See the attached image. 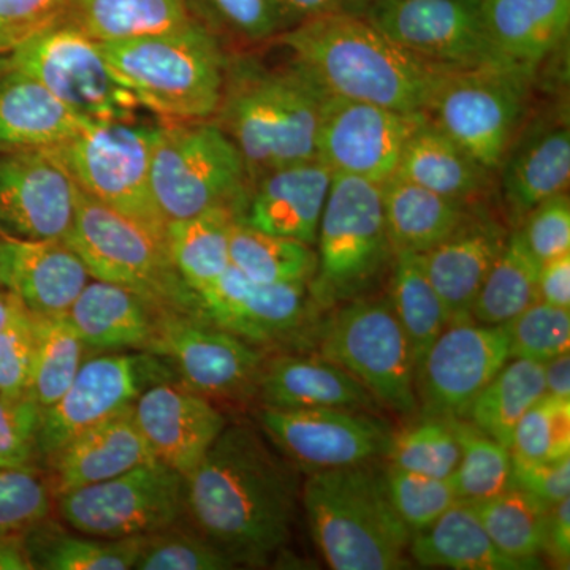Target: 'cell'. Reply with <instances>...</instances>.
<instances>
[{"label": "cell", "instance_id": "11", "mask_svg": "<svg viewBox=\"0 0 570 570\" xmlns=\"http://www.w3.org/2000/svg\"><path fill=\"white\" fill-rule=\"evenodd\" d=\"M318 347V355L346 370L392 411H417L414 355L389 298L365 295L340 305L322 328Z\"/></svg>", "mask_w": 570, "mask_h": 570}, {"label": "cell", "instance_id": "54", "mask_svg": "<svg viewBox=\"0 0 570 570\" xmlns=\"http://www.w3.org/2000/svg\"><path fill=\"white\" fill-rule=\"evenodd\" d=\"M66 0H0V55H10L22 41L62 17Z\"/></svg>", "mask_w": 570, "mask_h": 570}, {"label": "cell", "instance_id": "23", "mask_svg": "<svg viewBox=\"0 0 570 570\" xmlns=\"http://www.w3.org/2000/svg\"><path fill=\"white\" fill-rule=\"evenodd\" d=\"M89 279L66 239L0 234V287L33 316L66 314Z\"/></svg>", "mask_w": 570, "mask_h": 570}, {"label": "cell", "instance_id": "50", "mask_svg": "<svg viewBox=\"0 0 570 570\" xmlns=\"http://www.w3.org/2000/svg\"><path fill=\"white\" fill-rule=\"evenodd\" d=\"M50 483L39 469L0 468V534H22L50 517Z\"/></svg>", "mask_w": 570, "mask_h": 570}, {"label": "cell", "instance_id": "27", "mask_svg": "<svg viewBox=\"0 0 570 570\" xmlns=\"http://www.w3.org/2000/svg\"><path fill=\"white\" fill-rule=\"evenodd\" d=\"M89 122L26 71H0V153L51 151Z\"/></svg>", "mask_w": 570, "mask_h": 570}, {"label": "cell", "instance_id": "12", "mask_svg": "<svg viewBox=\"0 0 570 570\" xmlns=\"http://www.w3.org/2000/svg\"><path fill=\"white\" fill-rule=\"evenodd\" d=\"M10 66L31 75L86 121H129L140 108L100 41L61 18L14 48Z\"/></svg>", "mask_w": 570, "mask_h": 570}, {"label": "cell", "instance_id": "10", "mask_svg": "<svg viewBox=\"0 0 570 570\" xmlns=\"http://www.w3.org/2000/svg\"><path fill=\"white\" fill-rule=\"evenodd\" d=\"M532 77L515 67L448 70L425 118L494 174L515 141Z\"/></svg>", "mask_w": 570, "mask_h": 570}, {"label": "cell", "instance_id": "33", "mask_svg": "<svg viewBox=\"0 0 570 570\" xmlns=\"http://www.w3.org/2000/svg\"><path fill=\"white\" fill-rule=\"evenodd\" d=\"M382 187L385 225L393 254H425L471 216L472 204L392 176Z\"/></svg>", "mask_w": 570, "mask_h": 570}, {"label": "cell", "instance_id": "32", "mask_svg": "<svg viewBox=\"0 0 570 570\" xmlns=\"http://www.w3.org/2000/svg\"><path fill=\"white\" fill-rule=\"evenodd\" d=\"M393 176L472 205L491 186V171L425 116L409 135Z\"/></svg>", "mask_w": 570, "mask_h": 570}, {"label": "cell", "instance_id": "64", "mask_svg": "<svg viewBox=\"0 0 570 570\" xmlns=\"http://www.w3.org/2000/svg\"><path fill=\"white\" fill-rule=\"evenodd\" d=\"M10 55H0V71H3L9 67Z\"/></svg>", "mask_w": 570, "mask_h": 570}, {"label": "cell", "instance_id": "6", "mask_svg": "<svg viewBox=\"0 0 570 570\" xmlns=\"http://www.w3.org/2000/svg\"><path fill=\"white\" fill-rule=\"evenodd\" d=\"M249 186L242 153L214 119L160 124L151 190L165 225L213 209L242 217Z\"/></svg>", "mask_w": 570, "mask_h": 570}, {"label": "cell", "instance_id": "31", "mask_svg": "<svg viewBox=\"0 0 570 570\" xmlns=\"http://www.w3.org/2000/svg\"><path fill=\"white\" fill-rule=\"evenodd\" d=\"M482 18L501 58L534 75L568 40L570 0H482Z\"/></svg>", "mask_w": 570, "mask_h": 570}, {"label": "cell", "instance_id": "43", "mask_svg": "<svg viewBox=\"0 0 570 570\" xmlns=\"http://www.w3.org/2000/svg\"><path fill=\"white\" fill-rule=\"evenodd\" d=\"M33 322L36 351L29 393L45 409L67 392L88 352L67 314L33 316Z\"/></svg>", "mask_w": 570, "mask_h": 570}, {"label": "cell", "instance_id": "9", "mask_svg": "<svg viewBox=\"0 0 570 570\" xmlns=\"http://www.w3.org/2000/svg\"><path fill=\"white\" fill-rule=\"evenodd\" d=\"M159 126L89 122L77 137L48 151L78 189L167 242V225L151 190V160Z\"/></svg>", "mask_w": 570, "mask_h": 570}, {"label": "cell", "instance_id": "28", "mask_svg": "<svg viewBox=\"0 0 570 570\" xmlns=\"http://www.w3.org/2000/svg\"><path fill=\"white\" fill-rule=\"evenodd\" d=\"M264 407L370 409L376 397L346 370L322 355H281L265 360L257 382Z\"/></svg>", "mask_w": 570, "mask_h": 570}, {"label": "cell", "instance_id": "22", "mask_svg": "<svg viewBox=\"0 0 570 570\" xmlns=\"http://www.w3.org/2000/svg\"><path fill=\"white\" fill-rule=\"evenodd\" d=\"M134 419L153 456L186 478L227 426L212 400L179 382L154 385L134 404Z\"/></svg>", "mask_w": 570, "mask_h": 570}, {"label": "cell", "instance_id": "16", "mask_svg": "<svg viewBox=\"0 0 570 570\" xmlns=\"http://www.w3.org/2000/svg\"><path fill=\"white\" fill-rule=\"evenodd\" d=\"M363 17L411 55L442 69L513 67L491 43L482 0H376Z\"/></svg>", "mask_w": 570, "mask_h": 570}, {"label": "cell", "instance_id": "44", "mask_svg": "<svg viewBox=\"0 0 570 570\" xmlns=\"http://www.w3.org/2000/svg\"><path fill=\"white\" fill-rule=\"evenodd\" d=\"M452 423L461 445L459 468L450 478L459 501L475 504L512 489L510 449L464 419H452Z\"/></svg>", "mask_w": 570, "mask_h": 570}, {"label": "cell", "instance_id": "51", "mask_svg": "<svg viewBox=\"0 0 570 570\" xmlns=\"http://www.w3.org/2000/svg\"><path fill=\"white\" fill-rule=\"evenodd\" d=\"M41 411L31 393L0 395V468L37 469Z\"/></svg>", "mask_w": 570, "mask_h": 570}, {"label": "cell", "instance_id": "7", "mask_svg": "<svg viewBox=\"0 0 570 570\" xmlns=\"http://www.w3.org/2000/svg\"><path fill=\"white\" fill-rule=\"evenodd\" d=\"M316 245L307 284L314 305L330 309L370 294L393 261L381 184L333 175Z\"/></svg>", "mask_w": 570, "mask_h": 570}, {"label": "cell", "instance_id": "61", "mask_svg": "<svg viewBox=\"0 0 570 570\" xmlns=\"http://www.w3.org/2000/svg\"><path fill=\"white\" fill-rule=\"evenodd\" d=\"M546 390L554 396L570 400V356L569 352L554 356L546 363Z\"/></svg>", "mask_w": 570, "mask_h": 570}, {"label": "cell", "instance_id": "46", "mask_svg": "<svg viewBox=\"0 0 570 570\" xmlns=\"http://www.w3.org/2000/svg\"><path fill=\"white\" fill-rule=\"evenodd\" d=\"M510 452L531 461L569 456L570 400L543 393L517 423Z\"/></svg>", "mask_w": 570, "mask_h": 570}, {"label": "cell", "instance_id": "39", "mask_svg": "<svg viewBox=\"0 0 570 570\" xmlns=\"http://www.w3.org/2000/svg\"><path fill=\"white\" fill-rule=\"evenodd\" d=\"M389 302L406 333L417 371L428 348L450 322L448 309L426 275L422 254H393Z\"/></svg>", "mask_w": 570, "mask_h": 570}, {"label": "cell", "instance_id": "34", "mask_svg": "<svg viewBox=\"0 0 570 570\" xmlns=\"http://www.w3.org/2000/svg\"><path fill=\"white\" fill-rule=\"evenodd\" d=\"M409 557L423 568L456 570H530L494 546L478 513L456 502L433 524L412 534Z\"/></svg>", "mask_w": 570, "mask_h": 570}, {"label": "cell", "instance_id": "14", "mask_svg": "<svg viewBox=\"0 0 570 570\" xmlns=\"http://www.w3.org/2000/svg\"><path fill=\"white\" fill-rule=\"evenodd\" d=\"M178 382L164 356L148 351L107 352L89 356L70 387L41 411L37 460L47 466L63 444L124 409L134 406L154 385Z\"/></svg>", "mask_w": 570, "mask_h": 570}, {"label": "cell", "instance_id": "41", "mask_svg": "<svg viewBox=\"0 0 570 570\" xmlns=\"http://www.w3.org/2000/svg\"><path fill=\"white\" fill-rule=\"evenodd\" d=\"M230 264L262 284H309L317 269L313 246L266 234L236 219L230 230Z\"/></svg>", "mask_w": 570, "mask_h": 570}, {"label": "cell", "instance_id": "38", "mask_svg": "<svg viewBox=\"0 0 570 570\" xmlns=\"http://www.w3.org/2000/svg\"><path fill=\"white\" fill-rule=\"evenodd\" d=\"M546 392V363L510 358L475 397L464 420L510 449L517 423Z\"/></svg>", "mask_w": 570, "mask_h": 570}, {"label": "cell", "instance_id": "42", "mask_svg": "<svg viewBox=\"0 0 570 570\" xmlns=\"http://www.w3.org/2000/svg\"><path fill=\"white\" fill-rule=\"evenodd\" d=\"M490 539L505 557L539 569L546 550L549 505L528 491L512 487L498 497L471 504Z\"/></svg>", "mask_w": 570, "mask_h": 570}, {"label": "cell", "instance_id": "15", "mask_svg": "<svg viewBox=\"0 0 570 570\" xmlns=\"http://www.w3.org/2000/svg\"><path fill=\"white\" fill-rule=\"evenodd\" d=\"M148 352L164 356L179 384L208 400H239L257 392L264 352L214 324L205 314L160 309Z\"/></svg>", "mask_w": 570, "mask_h": 570}, {"label": "cell", "instance_id": "59", "mask_svg": "<svg viewBox=\"0 0 570 570\" xmlns=\"http://www.w3.org/2000/svg\"><path fill=\"white\" fill-rule=\"evenodd\" d=\"M551 560L561 569H569L570 562V499L551 505L547 521L546 550Z\"/></svg>", "mask_w": 570, "mask_h": 570}, {"label": "cell", "instance_id": "2", "mask_svg": "<svg viewBox=\"0 0 570 570\" xmlns=\"http://www.w3.org/2000/svg\"><path fill=\"white\" fill-rule=\"evenodd\" d=\"M332 96L425 116L448 69L423 61L362 14L335 11L275 37Z\"/></svg>", "mask_w": 570, "mask_h": 570}, {"label": "cell", "instance_id": "45", "mask_svg": "<svg viewBox=\"0 0 570 570\" xmlns=\"http://www.w3.org/2000/svg\"><path fill=\"white\" fill-rule=\"evenodd\" d=\"M385 459L389 464L415 474L452 478L461 460L452 419L423 417L393 436Z\"/></svg>", "mask_w": 570, "mask_h": 570}, {"label": "cell", "instance_id": "35", "mask_svg": "<svg viewBox=\"0 0 570 570\" xmlns=\"http://www.w3.org/2000/svg\"><path fill=\"white\" fill-rule=\"evenodd\" d=\"M61 20L108 43L174 31L197 18L187 0H66Z\"/></svg>", "mask_w": 570, "mask_h": 570}, {"label": "cell", "instance_id": "36", "mask_svg": "<svg viewBox=\"0 0 570 570\" xmlns=\"http://www.w3.org/2000/svg\"><path fill=\"white\" fill-rule=\"evenodd\" d=\"M141 538L105 539L66 531L50 517L24 532L33 570H127L134 569Z\"/></svg>", "mask_w": 570, "mask_h": 570}, {"label": "cell", "instance_id": "58", "mask_svg": "<svg viewBox=\"0 0 570 570\" xmlns=\"http://www.w3.org/2000/svg\"><path fill=\"white\" fill-rule=\"evenodd\" d=\"M281 32L326 13L343 11L340 0H268Z\"/></svg>", "mask_w": 570, "mask_h": 570}, {"label": "cell", "instance_id": "21", "mask_svg": "<svg viewBox=\"0 0 570 570\" xmlns=\"http://www.w3.org/2000/svg\"><path fill=\"white\" fill-rule=\"evenodd\" d=\"M198 298L205 317L255 347L294 336L317 307L307 284L255 283L234 265Z\"/></svg>", "mask_w": 570, "mask_h": 570}, {"label": "cell", "instance_id": "37", "mask_svg": "<svg viewBox=\"0 0 570 570\" xmlns=\"http://www.w3.org/2000/svg\"><path fill=\"white\" fill-rule=\"evenodd\" d=\"M238 216L230 209L167 224V246L184 283L195 294L212 287L230 266V230Z\"/></svg>", "mask_w": 570, "mask_h": 570}, {"label": "cell", "instance_id": "56", "mask_svg": "<svg viewBox=\"0 0 570 570\" xmlns=\"http://www.w3.org/2000/svg\"><path fill=\"white\" fill-rule=\"evenodd\" d=\"M513 487L528 491L543 504L564 501L570 493V455L560 460L531 461L512 455Z\"/></svg>", "mask_w": 570, "mask_h": 570}, {"label": "cell", "instance_id": "4", "mask_svg": "<svg viewBox=\"0 0 570 570\" xmlns=\"http://www.w3.org/2000/svg\"><path fill=\"white\" fill-rule=\"evenodd\" d=\"M307 524L335 570L406 569L412 532L397 515L384 469L371 463L307 474L302 491Z\"/></svg>", "mask_w": 570, "mask_h": 570}, {"label": "cell", "instance_id": "1", "mask_svg": "<svg viewBox=\"0 0 570 570\" xmlns=\"http://www.w3.org/2000/svg\"><path fill=\"white\" fill-rule=\"evenodd\" d=\"M298 482L294 466L255 428L225 426L184 478V515L236 566H264L291 540Z\"/></svg>", "mask_w": 570, "mask_h": 570}, {"label": "cell", "instance_id": "52", "mask_svg": "<svg viewBox=\"0 0 570 570\" xmlns=\"http://www.w3.org/2000/svg\"><path fill=\"white\" fill-rule=\"evenodd\" d=\"M36 322L18 305L9 324L0 330V395L20 396L31 387Z\"/></svg>", "mask_w": 570, "mask_h": 570}, {"label": "cell", "instance_id": "18", "mask_svg": "<svg viewBox=\"0 0 570 570\" xmlns=\"http://www.w3.org/2000/svg\"><path fill=\"white\" fill-rule=\"evenodd\" d=\"M509 360L505 325L450 322L415 371L423 417L466 419L475 397Z\"/></svg>", "mask_w": 570, "mask_h": 570}, {"label": "cell", "instance_id": "5", "mask_svg": "<svg viewBox=\"0 0 570 570\" xmlns=\"http://www.w3.org/2000/svg\"><path fill=\"white\" fill-rule=\"evenodd\" d=\"M100 45L119 81L140 107L164 121H202L216 115L228 59L219 40L200 21Z\"/></svg>", "mask_w": 570, "mask_h": 570}, {"label": "cell", "instance_id": "20", "mask_svg": "<svg viewBox=\"0 0 570 570\" xmlns=\"http://www.w3.org/2000/svg\"><path fill=\"white\" fill-rule=\"evenodd\" d=\"M75 200L77 184L50 153H0V234L63 239Z\"/></svg>", "mask_w": 570, "mask_h": 570}, {"label": "cell", "instance_id": "25", "mask_svg": "<svg viewBox=\"0 0 570 570\" xmlns=\"http://www.w3.org/2000/svg\"><path fill=\"white\" fill-rule=\"evenodd\" d=\"M508 238L498 220L472 213L449 238L422 254L450 322L472 321V305Z\"/></svg>", "mask_w": 570, "mask_h": 570}, {"label": "cell", "instance_id": "48", "mask_svg": "<svg viewBox=\"0 0 570 570\" xmlns=\"http://www.w3.org/2000/svg\"><path fill=\"white\" fill-rule=\"evenodd\" d=\"M390 501L412 534L423 531L459 502L452 479L430 478L387 464L384 469Z\"/></svg>", "mask_w": 570, "mask_h": 570}, {"label": "cell", "instance_id": "53", "mask_svg": "<svg viewBox=\"0 0 570 570\" xmlns=\"http://www.w3.org/2000/svg\"><path fill=\"white\" fill-rule=\"evenodd\" d=\"M521 238L540 262L570 253V200L568 193L554 195L523 217Z\"/></svg>", "mask_w": 570, "mask_h": 570}, {"label": "cell", "instance_id": "63", "mask_svg": "<svg viewBox=\"0 0 570 570\" xmlns=\"http://www.w3.org/2000/svg\"><path fill=\"white\" fill-rule=\"evenodd\" d=\"M376 0H340L341 9L347 11V13L365 14V11L370 9Z\"/></svg>", "mask_w": 570, "mask_h": 570}, {"label": "cell", "instance_id": "19", "mask_svg": "<svg viewBox=\"0 0 570 570\" xmlns=\"http://www.w3.org/2000/svg\"><path fill=\"white\" fill-rule=\"evenodd\" d=\"M423 116L406 115L325 94L317 129V159L333 175L384 184L396 174L409 135Z\"/></svg>", "mask_w": 570, "mask_h": 570}, {"label": "cell", "instance_id": "40", "mask_svg": "<svg viewBox=\"0 0 570 570\" xmlns=\"http://www.w3.org/2000/svg\"><path fill=\"white\" fill-rule=\"evenodd\" d=\"M540 265L524 245L520 232L510 234L472 305V321L505 325L527 307L540 302Z\"/></svg>", "mask_w": 570, "mask_h": 570}, {"label": "cell", "instance_id": "17", "mask_svg": "<svg viewBox=\"0 0 570 570\" xmlns=\"http://www.w3.org/2000/svg\"><path fill=\"white\" fill-rule=\"evenodd\" d=\"M257 419L268 442L306 474L371 463L387 455L395 436L385 420L362 409L262 407Z\"/></svg>", "mask_w": 570, "mask_h": 570}, {"label": "cell", "instance_id": "8", "mask_svg": "<svg viewBox=\"0 0 570 570\" xmlns=\"http://www.w3.org/2000/svg\"><path fill=\"white\" fill-rule=\"evenodd\" d=\"M92 279L121 285L160 309L204 314L171 261L167 242L77 187L66 238Z\"/></svg>", "mask_w": 570, "mask_h": 570}, {"label": "cell", "instance_id": "60", "mask_svg": "<svg viewBox=\"0 0 570 570\" xmlns=\"http://www.w3.org/2000/svg\"><path fill=\"white\" fill-rule=\"evenodd\" d=\"M0 570H33L22 534H0Z\"/></svg>", "mask_w": 570, "mask_h": 570}, {"label": "cell", "instance_id": "24", "mask_svg": "<svg viewBox=\"0 0 570 570\" xmlns=\"http://www.w3.org/2000/svg\"><path fill=\"white\" fill-rule=\"evenodd\" d=\"M332 179L317 157L268 171L250 183L239 220L314 246Z\"/></svg>", "mask_w": 570, "mask_h": 570}, {"label": "cell", "instance_id": "29", "mask_svg": "<svg viewBox=\"0 0 570 570\" xmlns=\"http://www.w3.org/2000/svg\"><path fill=\"white\" fill-rule=\"evenodd\" d=\"M160 307L121 285L89 281L67 317L86 352L149 351Z\"/></svg>", "mask_w": 570, "mask_h": 570}, {"label": "cell", "instance_id": "57", "mask_svg": "<svg viewBox=\"0 0 570 570\" xmlns=\"http://www.w3.org/2000/svg\"><path fill=\"white\" fill-rule=\"evenodd\" d=\"M540 302L570 309V253L540 265Z\"/></svg>", "mask_w": 570, "mask_h": 570}, {"label": "cell", "instance_id": "55", "mask_svg": "<svg viewBox=\"0 0 570 570\" xmlns=\"http://www.w3.org/2000/svg\"><path fill=\"white\" fill-rule=\"evenodd\" d=\"M206 13L242 39H275L281 32L268 0H197Z\"/></svg>", "mask_w": 570, "mask_h": 570}, {"label": "cell", "instance_id": "47", "mask_svg": "<svg viewBox=\"0 0 570 570\" xmlns=\"http://www.w3.org/2000/svg\"><path fill=\"white\" fill-rule=\"evenodd\" d=\"M179 523L142 535L137 570H227L236 564L198 531L179 530Z\"/></svg>", "mask_w": 570, "mask_h": 570}, {"label": "cell", "instance_id": "49", "mask_svg": "<svg viewBox=\"0 0 570 570\" xmlns=\"http://www.w3.org/2000/svg\"><path fill=\"white\" fill-rule=\"evenodd\" d=\"M510 358L547 363L570 346V311L538 302L505 324Z\"/></svg>", "mask_w": 570, "mask_h": 570}, {"label": "cell", "instance_id": "13", "mask_svg": "<svg viewBox=\"0 0 570 570\" xmlns=\"http://www.w3.org/2000/svg\"><path fill=\"white\" fill-rule=\"evenodd\" d=\"M70 530L105 539L141 538L179 523L184 478L153 460L116 478L56 497Z\"/></svg>", "mask_w": 570, "mask_h": 570}, {"label": "cell", "instance_id": "30", "mask_svg": "<svg viewBox=\"0 0 570 570\" xmlns=\"http://www.w3.org/2000/svg\"><path fill=\"white\" fill-rule=\"evenodd\" d=\"M501 174L502 195L510 214L523 219L547 198L568 193L570 130L568 122H539L512 142Z\"/></svg>", "mask_w": 570, "mask_h": 570}, {"label": "cell", "instance_id": "3", "mask_svg": "<svg viewBox=\"0 0 570 570\" xmlns=\"http://www.w3.org/2000/svg\"><path fill=\"white\" fill-rule=\"evenodd\" d=\"M325 89L296 62L266 69L250 59L228 61L223 99L212 119L235 142L249 181L317 157Z\"/></svg>", "mask_w": 570, "mask_h": 570}, {"label": "cell", "instance_id": "62", "mask_svg": "<svg viewBox=\"0 0 570 570\" xmlns=\"http://www.w3.org/2000/svg\"><path fill=\"white\" fill-rule=\"evenodd\" d=\"M18 305H20V302H17L6 288L0 287V330L9 324Z\"/></svg>", "mask_w": 570, "mask_h": 570}, {"label": "cell", "instance_id": "26", "mask_svg": "<svg viewBox=\"0 0 570 570\" xmlns=\"http://www.w3.org/2000/svg\"><path fill=\"white\" fill-rule=\"evenodd\" d=\"M156 460L134 419V406L71 438L48 461L52 498L116 478Z\"/></svg>", "mask_w": 570, "mask_h": 570}]
</instances>
